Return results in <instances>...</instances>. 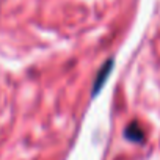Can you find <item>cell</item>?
I'll use <instances>...</instances> for the list:
<instances>
[{
    "label": "cell",
    "mask_w": 160,
    "mask_h": 160,
    "mask_svg": "<svg viewBox=\"0 0 160 160\" xmlns=\"http://www.w3.org/2000/svg\"><path fill=\"white\" fill-rule=\"evenodd\" d=\"M113 66H115L113 58H108V60L102 64V68L99 69V72H98V75H96V78H94V83H93V93H91L93 98H96V94H98V93L102 90V87L105 85L107 78L110 77V72H112Z\"/></svg>",
    "instance_id": "obj_1"
},
{
    "label": "cell",
    "mask_w": 160,
    "mask_h": 160,
    "mask_svg": "<svg viewBox=\"0 0 160 160\" xmlns=\"http://www.w3.org/2000/svg\"><path fill=\"white\" fill-rule=\"evenodd\" d=\"M124 137H126L129 141H133V143H143V141H144V130L141 129V126H140L137 121H133V122H130V124L126 127V130H124Z\"/></svg>",
    "instance_id": "obj_2"
}]
</instances>
